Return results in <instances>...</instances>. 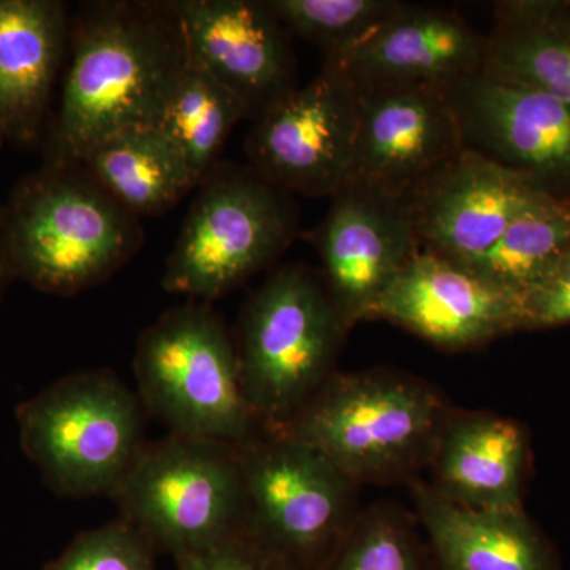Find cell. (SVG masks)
<instances>
[{
	"label": "cell",
	"mask_w": 570,
	"mask_h": 570,
	"mask_svg": "<svg viewBox=\"0 0 570 570\" xmlns=\"http://www.w3.org/2000/svg\"><path fill=\"white\" fill-rule=\"evenodd\" d=\"M69 66L43 141V164L80 163L104 138L156 126L189 63L174 2L85 3L71 18Z\"/></svg>",
	"instance_id": "1"
},
{
	"label": "cell",
	"mask_w": 570,
	"mask_h": 570,
	"mask_svg": "<svg viewBox=\"0 0 570 570\" xmlns=\"http://www.w3.org/2000/svg\"><path fill=\"white\" fill-rule=\"evenodd\" d=\"M17 279L73 296L105 283L140 250V217L124 208L81 163L43 164L3 204Z\"/></svg>",
	"instance_id": "2"
},
{
	"label": "cell",
	"mask_w": 570,
	"mask_h": 570,
	"mask_svg": "<svg viewBox=\"0 0 570 570\" xmlns=\"http://www.w3.org/2000/svg\"><path fill=\"white\" fill-rule=\"evenodd\" d=\"M450 412L422 379L390 370L336 371L281 434L316 449L356 485L414 482Z\"/></svg>",
	"instance_id": "3"
},
{
	"label": "cell",
	"mask_w": 570,
	"mask_h": 570,
	"mask_svg": "<svg viewBox=\"0 0 570 570\" xmlns=\"http://www.w3.org/2000/svg\"><path fill=\"white\" fill-rule=\"evenodd\" d=\"M347 332L322 276L305 265L276 269L247 298L235 343L262 433H284L324 387Z\"/></svg>",
	"instance_id": "4"
},
{
	"label": "cell",
	"mask_w": 570,
	"mask_h": 570,
	"mask_svg": "<svg viewBox=\"0 0 570 570\" xmlns=\"http://www.w3.org/2000/svg\"><path fill=\"white\" fill-rule=\"evenodd\" d=\"M134 371L146 411L170 433L235 448L261 436L234 336L209 303L174 307L149 325Z\"/></svg>",
	"instance_id": "5"
},
{
	"label": "cell",
	"mask_w": 570,
	"mask_h": 570,
	"mask_svg": "<svg viewBox=\"0 0 570 570\" xmlns=\"http://www.w3.org/2000/svg\"><path fill=\"white\" fill-rule=\"evenodd\" d=\"M137 392L110 370L52 382L17 407L22 452L63 498L110 497L146 445Z\"/></svg>",
	"instance_id": "6"
},
{
	"label": "cell",
	"mask_w": 570,
	"mask_h": 570,
	"mask_svg": "<svg viewBox=\"0 0 570 570\" xmlns=\"http://www.w3.org/2000/svg\"><path fill=\"white\" fill-rule=\"evenodd\" d=\"M294 195L250 165L219 163L197 194L165 264L170 294L212 303L268 268L298 232Z\"/></svg>",
	"instance_id": "7"
},
{
	"label": "cell",
	"mask_w": 570,
	"mask_h": 570,
	"mask_svg": "<svg viewBox=\"0 0 570 570\" xmlns=\"http://www.w3.org/2000/svg\"><path fill=\"white\" fill-rule=\"evenodd\" d=\"M119 519L175 562L245 532L239 448L168 434L146 442L110 494Z\"/></svg>",
	"instance_id": "8"
},
{
	"label": "cell",
	"mask_w": 570,
	"mask_h": 570,
	"mask_svg": "<svg viewBox=\"0 0 570 570\" xmlns=\"http://www.w3.org/2000/svg\"><path fill=\"white\" fill-rule=\"evenodd\" d=\"M239 459L247 534L291 570L324 569L358 515V485L287 434L262 433Z\"/></svg>",
	"instance_id": "9"
},
{
	"label": "cell",
	"mask_w": 570,
	"mask_h": 570,
	"mask_svg": "<svg viewBox=\"0 0 570 570\" xmlns=\"http://www.w3.org/2000/svg\"><path fill=\"white\" fill-rule=\"evenodd\" d=\"M358 99L347 75L322 67L255 121L247 165L287 193L332 198L351 183Z\"/></svg>",
	"instance_id": "10"
},
{
	"label": "cell",
	"mask_w": 570,
	"mask_h": 570,
	"mask_svg": "<svg viewBox=\"0 0 570 570\" xmlns=\"http://www.w3.org/2000/svg\"><path fill=\"white\" fill-rule=\"evenodd\" d=\"M322 281L344 326L371 309L422 249L409 194L348 183L317 232Z\"/></svg>",
	"instance_id": "11"
},
{
	"label": "cell",
	"mask_w": 570,
	"mask_h": 570,
	"mask_svg": "<svg viewBox=\"0 0 570 570\" xmlns=\"http://www.w3.org/2000/svg\"><path fill=\"white\" fill-rule=\"evenodd\" d=\"M189 62L257 121L296 88L292 36L265 0H175Z\"/></svg>",
	"instance_id": "12"
},
{
	"label": "cell",
	"mask_w": 570,
	"mask_h": 570,
	"mask_svg": "<svg viewBox=\"0 0 570 570\" xmlns=\"http://www.w3.org/2000/svg\"><path fill=\"white\" fill-rule=\"evenodd\" d=\"M449 102L463 148L557 194L570 184V107L523 86L480 73L453 82ZM558 195V194H557Z\"/></svg>",
	"instance_id": "13"
},
{
	"label": "cell",
	"mask_w": 570,
	"mask_h": 570,
	"mask_svg": "<svg viewBox=\"0 0 570 570\" xmlns=\"http://www.w3.org/2000/svg\"><path fill=\"white\" fill-rule=\"evenodd\" d=\"M358 94L351 183L411 194L463 151L444 88L373 85L358 86Z\"/></svg>",
	"instance_id": "14"
},
{
	"label": "cell",
	"mask_w": 570,
	"mask_h": 570,
	"mask_svg": "<svg viewBox=\"0 0 570 570\" xmlns=\"http://www.w3.org/2000/svg\"><path fill=\"white\" fill-rule=\"evenodd\" d=\"M381 318L450 351L523 328L519 294L425 249L404 266L367 321Z\"/></svg>",
	"instance_id": "15"
},
{
	"label": "cell",
	"mask_w": 570,
	"mask_h": 570,
	"mask_svg": "<svg viewBox=\"0 0 570 570\" xmlns=\"http://www.w3.org/2000/svg\"><path fill=\"white\" fill-rule=\"evenodd\" d=\"M543 190L527 176L463 149L409 194L420 245L474 264Z\"/></svg>",
	"instance_id": "16"
},
{
	"label": "cell",
	"mask_w": 570,
	"mask_h": 570,
	"mask_svg": "<svg viewBox=\"0 0 570 570\" xmlns=\"http://www.w3.org/2000/svg\"><path fill=\"white\" fill-rule=\"evenodd\" d=\"M487 36L455 11L400 2L366 39L325 59L356 86L431 85L449 88L480 73Z\"/></svg>",
	"instance_id": "17"
},
{
	"label": "cell",
	"mask_w": 570,
	"mask_h": 570,
	"mask_svg": "<svg viewBox=\"0 0 570 570\" xmlns=\"http://www.w3.org/2000/svg\"><path fill=\"white\" fill-rule=\"evenodd\" d=\"M71 17L61 0H0V137L43 141L69 56Z\"/></svg>",
	"instance_id": "18"
},
{
	"label": "cell",
	"mask_w": 570,
	"mask_h": 570,
	"mask_svg": "<svg viewBox=\"0 0 570 570\" xmlns=\"http://www.w3.org/2000/svg\"><path fill=\"white\" fill-rule=\"evenodd\" d=\"M530 445L517 420L493 412H450L431 455V487L482 510L523 509Z\"/></svg>",
	"instance_id": "19"
},
{
	"label": "cell",
	"mask_w": 570,
	"mask_h": 570,
	"mask_svg": "<svg viewBox=\"0 0 570 570\" xmlns=\"http://www.w3.org/2000/svg\"><path fill=\"white\" fill-rule=\"evenodd\" d=\"M434 570H560V558L534 521L517 510H482L412 482Z\"/></svg>",
	"instance_id": "20"
},
{
	"label": "cell",
	"mask_w": 570,
	"mask_h": 570,
	"mask_svg": "<svg viewBox=\"0 0 570 570\" xmlns=\"http://www.w3.org/2000/svg\"><path fill=\"white\" fill-rule=\"evenodd\" d=\"M80 163L135 216L170 212L198 187L181 149L157 126H135L94 145Z\"/></svg>",
	"instance_id": "21"
},
{
	"label": "cell",
	"mask_w": 570,
	"mask_h": 570,
	"mask_svg": "<svg viewBox=\"0 0 570 570\" xmlns=\"http://www.w3.org/2000/svg\"><path fill=\"white\" fill-rule=\"evenodd\" d=\"M483 75L570 107V17L558 7L504 3L487 36Z\"/></svg>",
	"instance_id": "22"
},
{
	"label": "cell",
	"mask_w": 570,
	"mask_h": 570,
	"mask_svg": "<svg viewBox=\"0 0 570 570\" xmlns=\"http://www.w3.org/2000/svg\"><path fill=\"white\" fill-rule=\"evenodd\" d=\"M568 250L570 195L543 190L510 223L489 253L466 266L521 296Z\"/></svg>",
	"instance_id": "23"
},
{
	"label": "cell",
	"mask_w": 570,
	"mask_h": 570,
	"mask_svg": "<svg viewBox=\"0 0 570 570\" xmlns=\"http://www.w3.org/2000/svg\"><path fill=\"white\" fill-rule=\"evenodd\" d=\"M245 108L219 82L193 63L175 82L156 126L181 149L198 183L220 163L225 141Z\"/></svg>",
	"instance_id": "24"
},
{
	"label": "cell",
	"mask_w": 570,
	"mask_h": 570,
	"mask_svg": "<svg viewBox=\"0 0 570 570\" xmlns=\"http://www.w3.org/2000/svg\"><path fill=\"white\" fill-rule=\"evenodd\" d=\"M322 570H434L414 520L393 505L358 512Z\"/></svg>",
	"instance_id": "25"
},
{
	"label": "cell",
	"mask_w": 570,
	"mask_h": 570,
	"mask_svg": "<svg viewBox=\"0 0 570 570\" xmlns=\"http://www.w3.org/2000/svg\"><path fill=\"white\" fill-rule=\"evenodd\" d=\"M292 37L309 41L325 59L366 39L393 10L395 0H265Z\"/></svg>",
	"instance_id": "26"
},
{
	"label": "cell",
	"mask_w": 570,
	"mask_h": 570,
	"mask_svg": "<svg viewBox=\"0 0 570 570\" xmlns=\"http://www.w3.org/2000/svg\"><path fill=\"white\" fill-rule=\"evenodd\" d=\"M156 560L151 543L118 519L78 534L45 570H157Z\"/></svg>",
	"instance_id": "27"
},
{
	"label": "cell",
	"mask_w": 570,
	"mask_h": 570,
	"mask_svg": "<svg viewBox=\"0 0 570 570\" xmlns=\"http://www.w3.org/2000/svg\"><path fill=\"white\" fill-rule=\"evenodd\" d=\"M523 328L570 324V250L520 296Z\"/></svg>",
	"instance_id": "28"
},
{
	"label": "cell",
	"mask_w": 570,
	"mask_h": 570,
	"mask_svg": "<svg viewBox=\"0 0 570 570\" xmlns=\"http://www.w3.org/2000/svg\"><path fill=\"white\" fill-rule=\"evenodd\" d=\"M176 570H291L247 532L176 561Z\"/></svg>",
	"instance_id": "29"
},
{
	"label": "cell",
	"mask_w": 570,
	"mask_h": 570,
	"mask_svg": "<svg viewBox=\"0 0 570 570\" xmlns=\"http://www.w3.org/2000/svg\"><path fill=\"white\" fill-rule=\"evenodd\" d=\"M17 279L11 269L9 249H7L6 225H3V205L0 204V299L10 284Z\"/></svg>",
	"instance_id": "30"
},
{
	"label": "cell",
	"mask_w": 570,
	"mask_h": 570,
	"mask_svg": "<svg viewBox=\"0 0 570 570\" xmlns=\"http://www.w3.org/2000/svg\"><path fill=\"white\" fill-rule=\"evenodd\" d=\"M3 142H6V141H3L2 137H0V148H2Z\"/></svg>",
	"instance_id": "31"
}]
</instances>
